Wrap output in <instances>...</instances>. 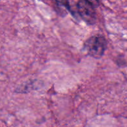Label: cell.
Masks as SVG:
<instances>
[{"mask_svg":"<svg viewBox=\"0 0 127 127\" xmlns=\"http://www.w3.org/2000/svg\"><path fill=\"white\" fill-rule=\"evenodd\" d=\"M107 46L105 37L101 35H95L90 37L84 44V49L89 55L95 59L101 57Z\"/></svg>","mask_w":127,"mask_h":127,"instance_id":"obj_1","label":"cell"},{"mask_svg":"<svg viewBox=\"0 0 127 127\" xmlns=\"http://www.w3.org/2000/svg\"><path fill=\"white\" fill-rule=\"evenodd\" d=\"M79 15L86 22L94 24L96 21V14L94 7L86 0H79L77 5Z\"/></svg>","mask_w":127,"mask_h":127,"instance_id":"obj_2","label":"cell"},{"mask_svg":"<svg viewBox=\"0 0 127 127\" xmlns=\"http://www.w3.org/2000/svg\"><path fill=\"white\" fill-rule=\"evenodd\" d=\"M59 4L64 6L65 7L69 8V2H68V0H56Z\"/></svg>","mask_w":127,"mask_h":127,"instance_id":"obj_3","label":"cell"},{"mask_svg":"<svg viewBox=\"0 0 127 127\" xmlns=\"http://www.w3.org/2000/svg\"><path fill=\"white\" fill-rule=\"evenodd\" d=\"M86 1L91 4L94 7H97L99 5V0H86Z\"/></svg>","mask_w":127,"mask_h":127,"instance_id":"obj_4","label":"cell"}]
</instances>
